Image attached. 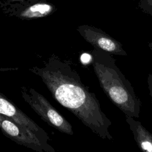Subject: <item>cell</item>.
<instances>
[{
	"label": "cell",
	"mask_w": 152,
	"mask_h": 152,
	"mask_svg": "<svg viewBox=\"0 0 152 152\" xmlns=\"http://www.w3.org/2000/svg\"><path fill=\"white\" fill-rule=\"evenodd\" d=\"M91 63L100 86L109 100L125 116H140L141 102L131 83L116 64L112 55L94 48Z\"/></svg>",
	"instance_id": "cell-2"
},
{
	"label": "cell",
	"mask_w": 152,
	"mask_h": 152,
	"mask_svg": "<svg viewBox=\"0 0 152 152\" xmlns=\"http://www.w3.org/2000/svg\"><path fill=\"white\" fill-rule=\"evenodd\" d=\"M21 96L24 100L49 125L59 132L74 135L71 124L54 108L49 102L33 88L21 87Z\"/></svg>",
	"instance_id": "cell-3"
},
{
	"label": "cell",
	"mask_w": 152,
	"mask_h": 152,
	"mask_svg": "<svg viewBox=\"0 0 152 152\" xmlns=\"http://www.w3.org/2000/svg\"><path fill=\"white\" fill-rule=\"evenodd\" d=\"M0 129L4 135L19 145L38 152L55 151L48 142L32 131L20 126L1 114H0Z\"/></svg>",
	"instance_id": "cell-4"
},
{
	"label": "cell",
	"mask_w": 152,
	"mask_h": 152,
	"mask_svg": "<svg viewBox=\"0 0 152 152\" xmlns=\"http://www.w3.org/2000/svg\"><path fill=\"white\" fill-rule=\"evenodd\" d=\"M77 30L94 48L105 51L112 55L127 56L128 55L121 42L100 28L84 24L78 26Z\"/></svg>",
	"instance_id": "cell-5"
},
{
	"label": "cell",
	"mask_w": 152,
	"mask_h": 152,
	"mask_svg": "<svg viewBox=\"0 0 152 152\" xmlns=\"http://www.w3.org/2000/svg\"><path fill=\"white\" fill-rule=\"evenodd\" d=\"M147 84H148V87L150 91V95L151 97V101H152V74H148Z\"/></svg>",
	"instance_id": "cell-11"
},
{
	"label": "cell",
	"mask_w": 152,
	"mask_h": 152,
	"mask_svg": "<svg viewBox=\"0 0 152 152\" xmlns=\"http://www.w3.org/2000/svg\"><path fill=\"white\" fill-rule=\"evenodd\" d=\"M29 71L38 76L60 104L102 139L113 140L109 129L112 122L102 111L96 94L81 81L69 61L52 55L41 66Z\"/></svg>",
	"instance_id": "cell-1"
},
{
	"label": "cell",
	"mask_w": 152,
	"mask_h": 152,
	"mask_svg": "<svg viewBox=\"0 0 152 152\" xmlns=\"http://www.w3.org/2000/svg\"><path fill=\"white\" fill-rule=\"evenodd\" d=\"M148 46L149 48L152 50V42H149Z\"/></svg>",
	"instance_id": "cell-12"
},
{
	"label": "cell",
	"mask_w": 152,
	"mask_h": 152,
	"mask_svg": "<svg viewBox=\"0 0 152 152\" xmlns=\"http://www.w3.org/2000/svg\"><path fill=\"white\" fill-rule=\"evenodd\" d=\"M0 114L11 119L20 126L32 131L45 141L48 142L50 141L49 137L43 128L1 93Z\"/></svg>",
	"instance_id": "cell-7"
},
{
	"label": "cell",
	"mask_w": 152,
	"mask_h": 152,
	"mask_svg": "<svg viewBox=\"0 0 152 152\" xmlns=\"http://www.w3.org/2000/svg\"><path fill=\"white\" fill-rule=\"evenodd\" d=\"M138 7L144 12L152 16V0H140Z\"/></svg>",
	"instance_id": "cell-9"
},
{
	"label": "cell",
	"mask_w": 152,
	"mask_h": 152,
	"mask_svg": "<svg viewBox=\"0 0 152 152\" xmlns=\"http://www.w3.org/2000/svg\"><path fill=\"white\" fill-rule=\"evenodd\" d=\"M125 121L132 131L139 148L145 152H152V134L134 117L126 116Z\"/></svg>",
	"instance_id": "cell-8"
},
{
	"label": "cell",
	"mask_w": 152,
	"mask_h": 152,
	"mask_svg": "<svg viewBox=\"0 0 152 152\" xmlns=\"http://www.w3.org/2000/svg\"><path fill=\"white\" fill-rule=\"evenodd\" d=\"M39 0H0V4L6 5H24Z\"/></svg>",
	"instance_id": "cell-10"
},
{
	"label": "cell",
	"mask_w": 152,
	"mask_h": 152,
	"mask_svg": "<svg viewBox=\"0 0 152 152\" xmlns=\"http://www.w3.org/2000/svg\"><path fill=\"white\" fill-rule=\"evenodd\" d=\"M3 13L21 20H33L46 17L53 14L56 7L47 0H39L24 5H6L0 4Z\"/></svg>",
	"instance_id": "cell-6"
}]
</instances>
